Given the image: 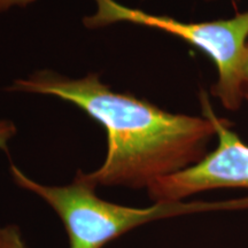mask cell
I'll return each instance as SVG.
<instances>
[{
	"label": "cell",
	"instance_id": "ba28073f",
	"mask_svg": "<svg viewBox=\"0 0 248 248\" xmlns=\"http://www.w3.org/2000/svg\"><path fill=\"white\" fill-rule=\"evenodd\" d=\"M243 93H244V100L248 102V42L246 46V55H245L244 70H243Z\"/></svg>",
	"mask_w": 248,
	"mask_h": 248
},
{
	"label": "cell",
	"instance_id": "6da1fadb",
	"mask_svg": "<svg viewBox=\"0 0 248 248\" xmlns=\"http://www.w3.org/2000/svg\"><path fill=\"white\" fill-rule=\"evenodd\" d=\"M8 90L53 95L101 124L107 136L106 157L97 170L84 172L97 187L147 190L156 179L199 162L216 137L208 117L172 114L130 93L115 92L97 73L69 78L39 70L16 79Z\"/></svg>",
	"mask_w": 248,
	"mask_h": 248
},
{
	"label": "cell",
	"instance_id": "3957f363",
	"mask_svg": "<svg viewBox=\"0 0 248 248\" xmlns=\"http://www.w3.org/2000/svg\"><path fill=\"white\" fill-rule=\"evenodd\" d=\"M97 11L84 17V26L94 29L129 22L169 33L198 48L215 63L217 80L212 95L226 110L235 111L243 105V70L248 42V11L224 20L183 22L167 15L150 14L115 0H94Z\"/></svg>",
	"mask_w": 248,
	"mask_h": 248
},
{
	"label": "cell",
	"instance_id": "5b68a950",
	"mask_svg": "<svg viewBox=\"0 0 248 248\" xmlns=\"http://www.w3.org/2000/svg\"><path fill=\"white\" fill-rule=\"evenodd\" d=\"M0 248H28L17 225L0 226Z\"/></svg>",
	"mask_w": 248,
	"mask_h": 248
},
{
	"label": "cell",
	"instance_id": "277c9868",
	"mask_svg": "<svg viewBox=\"0 0 248 248\" xmlns=\"http://www.w3.org/2000/svg\"><path fill=\"white\" fill-rule=\"evenodd\" d=\"M202 115L216 130L217 146L199 162L161 177L147 187L154 202H177L192 195L217 188L248 190V145L232 130L230 122L216 115L206 91H200Z\"/></svg>",
	"mask_w": 248,
	"mask_h": 248
},
{
	"label": "cell",
	"instance_id": "9c48e42d",
	"mask_svg": "<svg viewBox=\"0 0 248 248\" xmlns=\"http://www.w3.org/2000/svg\"><path fill=\"white\" fill-rule=\"evenodd\" d=\"M207 1H212V0H207ZM232 4H239L240 0H231Z\"/></svg>",
	"mask_w": 248,
	"mask_h": 248
},
{
	"label": "cell",
	"instance_id": "7a4b0ae2",
	"mask_svg": "<svg viewBox=\"0 0 248 248\" xmlns=\"http://www.w3.org/2000/svg\"><path fill=\"white\" fill-rule=\"evenodd\" d=\"M11 175L17 186L38 195L58 214L67 232L69 248H104L110 241L146 223L187 214L213 210L248 209V195L225 201L154 202L136 208L101 199L97 186L78 170L74 181L64 186H48L33 181L11 164Z\"/></svg>",
	"mask_w": 248,
	"mask_h": 248
},
{
	"label": "cell",
	"instance_id": "8992f818",
	"mask_svg": "<svg viewBox=\"0 0 248 248\" xmlns=\"http://www.w3.org/2000/svg\"><path fill=\"white\" fill-rule=\"evenodd\" d=\"M16 135V126L12 121L0 120V150L8 151L7 144Z\"/></svg>",
	"mask_w": 248,
	"mask_h": 248
},
{
	"label": "cell",
	"instance_id": "52a82bcc",
	"mask_svg": "<svg viewBox=\"0 0 248 248\" xmlns=\"http://www.w3.org/2000/svg\"><path fill=\"white\" fill-rule=\"evenodd\" d=\"M36 0H0V13L5 12L14 6L18 7H27L28 5L32 4Z\"/></svg>",
	"mask_w": 248,
	"mask_h": 248
}]
</instances>
